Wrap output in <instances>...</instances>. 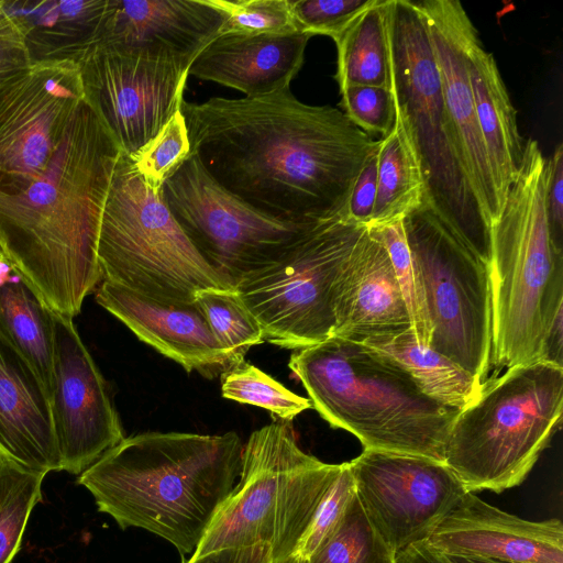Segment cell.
I'll return each instance as SVG.
<instances>
[{
    "mask_svg": "<svg viewBox=\"0 0 563 563\" xmlns=\"http://www.w3.org/2000/svg\"><path fill=\"white\" fill-rule=\"evenodd\" d=\"M191 154L222 188L290 223L342 219L353 185L378 151L339 109L289 88L255 98L183 101Z\"/></svg>",
    "mask_w": 563,
    "mask_h": 563,
    "instance_id": "6da1fadb",
    "label": "cell"
},
{
    "mask_svg": "<svg viewBox=\"0 0 563 563\" xmlns=\"http://www.w3.org/2000/svg\"><path fill=\"white\" fill-rule=\"evenodd\" d=\"M120 154L85 97L42 175L0 195V251L54 313L78 316L102 282L98 236Z\"/></svg>",
    "mask_w": 563,
    "mask_h": 563,
    "instance_id": "7a4b0ae2",
    "label": "cell"
},
{
    "mask_svg": "<svg viewBox=\"0 0 563 563\" xmlns=\"http://www.w3.org/2000/svg\"><path fill=\"white\" fill-rule=\"evenodd\" d=\"M239 434L148 431L124 437L78 475L121 529L150 531L194 553L241 472Z\"/></svg>",
    "mask_w": 563,
    "mask_h": 563,
    "instance_id": "3957f363",
    "label": "cell"
},
{
    "mask_svg": "<svg viewBox=\"0 0 563 563\" xmlns=\"http://www.w3.org/2000/svg\"><path fill=\"white\" fill-rule=\"evenodd\" d=\"M288 366L311 406L332 427L355 435L364 450L444 462L459 410L428 397L387 355L332 336L294 350Z\"/></svg>",
    "mask_w": 563,
    "mask_h": 563,
    "instance_id": "277c9868",
    "label": "cell"
},
{
    "mask_svg": "<svg viewBox=\"0 0 563 563\" xmlns=\"http://www.w3.org/2000/svg\"><path fill=\"white\" fill-rule=\"evenodd\" d=\"M549 158L525 140L516 178L490 228V369L544 361L545 342L563 314V251L547 217Z\"/></svg>",
    "mask_w": 563,
    "mask_h": 563,
    "instance_id": "5b68a950",
    "label": "cell"
},
{
    "mask_svg": "<svg viewBox=\"0 0 563 563\" xmlns=\"http://www.w3.org/2000/svg\"><path fill=\"white\" fill-rule=\"evenodd\" d=\"M390 90L430 208L489 267L490 221L457 153L429 34L415 1L388 0Z\"/></svg>",
    "mask_w": 563,
    "mask_h": 563,
    "instance_id": "8992f818",
    "label": "cell"
},
{
    "mask_svg": "<svg viewBox=\"0 0 563 563\" xmlns=\"http://www.w3.org/2000/svg\"><path fill=\"white\" fill-rule=\"evenodd\" d=\"M563 367L548 361L488 377L459 410L444 463L466 492L501 493L520 485L560 426Z\"/></svg>",
    "mask_w": 563,
    "mask_h": 563,
    "instance_id": "52a82bcc",
    "label": "cell"
},
{
    "mask_svg": "<svg viewBox=\"0 0 563 563\" xmlns=\"http://www.w3.org/2000/svg\"><path fill=\"white\" fill-rule=\"evenodd\" d=\"M341 465L303 452L291 422L276 420L255 430L243 446L239 481L192 554L264 544L273 563H285L295 556Z\"/></svg>",
    "mask_w": 563,
    "mask_h": 563,
    "instance_id": "ba28073f",
    "label": "cell"
},
{
    "mask_svg": "<svg viewBox=\"0 0 563 563\" xmlns=\"http://www.w3.org/2000/svg\"><path fill=\"white\" fill-rule=\"evenodd\" d=\"M97 257L102 280L163 303H192L205 289L234 290L122 152L102 211Z\"/></svg>",
    "mask_w": 563,
    "mask_h": 563,
    "instance_id": "9c48e42d",
    "label": "cell"
},
{
    "mask_svg": "<svg viewBox=\"0 0 563 563\" xmlns=\"http://www.w3.org/2000/svg\"><path fill=\"white\" fill-rule=\"evenodd\" d=\"M366 229L321 222L235 285L264 341L298 350L332 336L335 283Z\"/></svg>",
    "mask_w": 563,
    "mask_h": 563,
    "instance_id": "30bf717a",
    "label": "cell"
},
{
    "mask_svg": "<svg viewBox=\"0 0 563 563\" xmlns=\"http://www.w3.org/2000/svg\"><path fill=\"white\" fill-rule=\"evenodd\" d=\"M402 223L430 321L429 346L483 384L492 357L489 268L427 206Z\"/></svg>",
    "mask_w": 563,
    "mask_h": 563,
    "instance_id": "8fae6325",
    "label": "cell"
},
{
    "mask_svg": "<svg viewBox=\"0 0 563 563\" xmlns=\"http://www.w3.org/2000/svg\"><path fill=\"white\" fill-rule=\"evenodd\" d=\"M161 194L196 250L234 288L321 223L285 222L254 209L213 180L191 153Z\"/></svg>",
    "mask_w": 563,
    "mask_h": 563,
    "instance_id": "7c38bea8",
    "label": "cell"
},
{
    "mask_svg": "<svg viewBox=\"0 0 563 563\" xmlns=\"http://www.w3.org/2000/svg\"><path fill=\"white\" fill-rule=\"evenodd\" d=\"M85 97L71 57L33 60L0 86V195L20 192L42 175Z\"/></svg>",
    "mask_w": 563,
    "mask_h": 563,
    "instance_id": "4fadbf2b",
    "label": "cell"
},
{
    "mask_svg": "<svg viewBox=\"0 0 563 563\" xmlns=\"http://www.w3.org/2000/svg\"><path fill=\"white\" fill-rule=\"evenodd\" d=\"M74 59L86 99L129 156L181 108L188 70L173 62L102 42L92 43Z\"/></svg>",
    "mask_w": 563,
    "mask_h": 563,
    "instance_id": "5bb4252c",
    "label": "cell"
},
{
    "mask_svg": "<svg viewBox=\"0 0 563 563\" xmlns=\"http://www.w3.org/2000/svg\"><path fill=\"white\" fill-rule=\"evenodd\" d=\"M347 463L368 521L395 555L427 540L466 493L433 459L364 450Z\"/></svg>",
    "mask_w": 563,
    "mask_h": 563,
    "instance_id": "9a60e30c",
    "label": "cell"
},
{
    "mask_svg": "<svg viewBox=\"0 0 563 563\" xmlns=\"http://www.w3.org/2000/svg\"><path fill=\"white\" fill-rule=\"evenodd\" d=\"M52 423L60 471L80 475L123 438L106 380L73 318L53 312Z\"/></svg>",
    "mask_w": 563,
    "mask_h": 563,
    "instance_id": "2e32d148",
    "label": "cell"
},
{
    "mask_svg": "<svg viewBox=\"0 0 563 563\" xmlns=\"http://www.w3.org/2000/svg\"><path fill=\"white\" fill-rule=\"evenodd\" d=\"M415 3L429 34L457 153L492 228L503 203L478 126L468 78V51L478 31L457 0Z\"/></svg>",
    "mask_w": 563,
    "mask_h": 563,
    "instance_id": "e0dca14e",
    "label": "cell"
},
{
    "mask_svg": "<svg viewBox=\"0 0 563 563\" xmlns=\"http://www.w3.org/2000/svg\"><path fill=\"white\" fill-rule=\"evenodd\" d=\"M427 542L448 556L517 563H563L561 520L530 521L466 492Z\"/></svg>",
    "mask_w": 563,
    "mask_h": 563,
    "instance_id": "ac0fdd59",
    "label": "cell"
},
{
    "mask_svg": "<svg viewBox=\"0 0 563 563\" xmlns=\"http://www.w3.org/2000/svg\"><path fill=\"white\" fill-rule=\"evenodd\" d=\"M223 23V13L206 0H109L96 42L140 51L188 70Z\"/></svg>",
    "mask_w": 563,
    "mask_h": 563,
    "instance_id": "d6986e66",
    "label": "cell"
},
{
    "mask_svg": "<svg viewBox=\"0 0 563 563\" xmlns=\"http://www.w3.org/2000/svg\"><path fill=\"white\" fill-rule=\"evenodd\" d=\"M96 301L188 373L211 376L230 367L196 302L163 303L107 280L99 284Z\"/></svg>",
    "mask_w": 563,
    "mask_h": 563,
    "instance_id": "ffe728a7",
    "label": "cell"
},
{
    "mask_svg": "<svg viewBox=\"0 0 563 563\" xmlns=\"http://www.w3.org/2000/svg\"><path fill=\"white\" fill-rule=\"evenodd\" d=\"M333 313L332 336L360 343L411 329L389 255L368 229L335 283Z\"/></svg>",
    "mask_w": 563,
    "mask_h": 563,
    "instance_id": "44dd1931",
    "label": "cell"
},
{
    "mask_svg": "<svg viewBox=\"0 0 563 563\" xmlns=\"http://www.w3.org/2000/svg\"><path fill=\"white\" fill-rule=\"evenodd\" d=\"M311 36L302 32L219 34L192 60L188 76L233 88L246 98L266 96L289 88Z\"/></svg>",
    "mask_w": 563,
    "mask_h": 563,
    "instance_id": "7402d4cb",
    "label": "cell"
},
{
    "mask_svg": "<svg viewBox=\"0 0 563 563\" xmlns=\"http://www.w3.org/2000/svg\"><path fill=\"white\" fill-rule=\"evenodd\" d=\"M0 456L46 475L60 472L48 399L33 372L1 336Z\"/></svg>",
    "mask_w": 563,
    "mask_h": 563,
    "instance_id": "603a6c76",
    "label": "cell"
},
{
    "mask_svg": "<svg viewBox=\"0 0 563 563\" xmlns=\"http://www.w3.org/2000/svg\"><path fill=\"white\" fill-rule=\"evenodd\" d=\"M468 78L478 126L504 206L507 190L521 165L525 139L496 59L483 46L479 34L468 51Z\"/></svg>",
    "mask_w": 563,
    "mask_h": 563,
    "instance_id": "cb8c5ba5",
    "label": "cell"
},
{
    "mask_svg": "<svg viewBox=\"0 0 563 563\" xmlns=\"http://www.w3.org/2000/svg\"><path fill=\"white\" fill-rule=\"evenodd\" d=\"M109 0L4 1L23 23L33 60L71 57L95 43Z\"/></svg>",
    "mask_w": 563,
    "mask_h": 563,
    "instance_id": "d4e9b609",
    "label": "cell"
},
{
    "mask_svg": "<svg viewBox=\"0 0 563 563\" xmlns=\"http://www.w3.org/2000/svg\"><path fill=\"white\" fill-rule=\"evenodd\" d=\"M363 344L398 363L428 397L461 410L479 394L482 383L459 364L428 345L411 329L365 340Z\"/></svg>",
    "mask_w": 563,
    "mask_h": 563,
    "instance_id": "484cf974",
    "label": "cell"
},
{
    "mask_svg": "<svg viewBox=\"0 0 563 563\" xmlns=\"http://www.w3.org/2000/svg\"><path fill=\"white\" fill-rule=\"evenodd\" d=\"M0 336L33 372L48 399L54 353L53 312L20 278L0 287Z\"/></svg>",
    "mask_w": 563,
    "mask_h": 563,
    "instance_id": "4316f807",
    "label": "cell"
},
{
    "mask_svg": "<svg viewBox=\"0 0 563 563\" xmlns=\"http://www.w3.org/2000/svg\"><path fill=\"white\" fill-rule=\"evenodd\" d=\"M423 197L419 164L395 110L390 131L379 139L377 195L367 228L405 218L422 206Z\"/></svg>",
    "mask_w": 563,
    "mask_h": 563,
    "instance_id": "83f0119b",
    "label": "cell"
},
{
    "mask_svg": "<svg viewBox=\"0 0 563 563\" xmlns=\"http://www.w3.org/2000/svg\"><path fill=\"white\" fill-rule=\"evenodd\" d=\"M377 2L361 13L334 42L340 91L354 86L390 87L386 8Z\"/></svg>",
    "mask_w": 563,
    "mask_h": 563,
    "instance_id": "f1b7e54d",
    "label": "cell"
},
{
    "mask_svg": "<svg viewBox=\"0 0 563 563\" xmlns=\"http://www.w3.org/2000/svg\"><path fill=\"white\" fill-rule=\"evenodd\" d=\"M45 476L0 456V563H11L19 552Z\"/></svg>",
    "mask_w": 563,
    "mask_h": 563,
    "instance_id": "f546056e",
    "label": "cell"
},
{
    "mask_svg": "<svg viewBox=\"0 0 563 563\" xmlns=\"http://www.w3.org/2000/svg\"><path fill=\"white\" fill-rule=\"evenodd\" d=\"M195 302L222 350L229 365L244 361L247 351L264 341L263 331L234 290L205 289Z\"/></svg>",
    "mask_w": 563,
    "mask_h": 563,
    "instance_id": "4dcf8cb0",
    "label": "cell"
},
{
    "mask_svg": "<svg viewBox=\"0 0 563 563\" xmlns=\"http://www.w3.org/2000/svg\"><path fill=\"white\" fill-rule=\"evenodd\" d=\"M299 563H395V554L368 521L356 494L333 532Z\"/></svg>",
    "mask_w": 563,
    "mask_h": 563,
    "instance_id": "1f68e13d",
    "label": "cell"
},
{
    "mask_svg": "<svg viewBox=\"0 0 563 563\" xmlns=\"http://www.w3.org/2000/svg\"><path fill=\"white\" fill-rule=\"evenodd\" d=\"M221 395L225 399L263 408L288 422L311 407L309 399L292 393L245 361L221 374Z\"/></svg>",
    "mask_w": 563,
    "mask_h": 563,
    "instance_id": "d6a6232c",
    "label": "cell"
},
{
    "mask_svg": "<svg viewBox=\"0 0 563 563\" xmlns=\"http://www.w3.org/2000/svg\"><path fill=\"white\" fill-rule=\"evenodd\" d=\"M402 219L367 229L384 245L389 255L408 309L411 331L417 342L429 346L431 339L430 321L423 292L411 261Z\"/></svg>",
    "mask_w": 563,
    "mask_h": 563,
    "instance_id": "836d02e7",
    "label": "cell"
},
{
    "mask_svg": "<svg viewBox=\"0 0 563 563\" xmlns=\"http://www.w3.org/2000/svg\"><path fill=\"white\" fill-rule=\"evenodd\" d=\"M191 145L181 111H177L163 129L139 152L129 156L145 184L161 191L165 180L189 157Z\"/></svg>",
    "mask_w": 563,
    "mask_h": 563,
    "instance_id": "e575fe53",
    "label": "cell"
},
{
    "mask_svg": "<svg viewBox=\"0 0 563 563\" xmlns=\"http://www.w3.org/2000/svg\"><path fill=\"white\" fill-rule=\"evenodd\" d=\"M221 11L220 34H280L298 32L290 12V0H206Z\"/></svg>",
    "mask_w": 563,
    "mask_h": 563,
    "instance_id": "d590c367",
    "label": "cell"
},
{
    "mask_svg": "<svg viewBox=\"0 0 563 563\" xmlns=\"http://www.w3.org/2000/svg\"><path fill=\"white\" fill-rule=\"evenodd\" d=\"M377 0H290L298 32L327 35L334 42L349 25Z\"/></svg>",
    "mask_w": 563,
    "mask_h": 563,
    "instance_id": "8d00e7d4",
    "label": "cell"
},
{
    "mask_svg": "<svg viewBox=\"0 0 563 563\" xmlns=\"http://www.w3.org/2000/svg\"><path fill=\"white\" fill-rule=\"evenodd\" d=\"M354 494V481L349 463L345 462L342 463L336 478L320 501L309 527L297 547L295 558L298 561L309 558L333 532Z\"/></svg>",
    "mask_w": 563,
    "mask_h": 563,
    "instance_id": "74e56055",
    "label": "cell"
},
{
    "mask_svg": "<svg viewBox=\"0 0 563 563\" xmlns=\"http://www.w3.org/2000/svg\"><path fill=\"white\" fill-rule=\"evenodd\" d=\"M340 95L342 112L364 133L383 137L390 131L395 121L390 87L354 86Z\"/></svg>",
    "mask_w": 563,
    "mask_h": 563,
    "instance_id": "f35d334b",
    "label": "cell"
},
{
    "mask_svg": "<svg viewBox=\"0 0 563 563\" xmlns=\"http://www.w3.org/2000/svg\"><path fill=\"white\" fill-rule=\"evenodd\" d=\"M32 63L22 21L0 1V86Z\"/></svg>",
    "mask_w": 563,
    "mask_h": 563,
    "instance_id": "ab89813d",
    "label": "cell"
},
{
    "mask_svg": "<svg viewBox=\"0 0 563 563\" xmlns=\"http://www.w3.org/2000/svg\"><path fill=\"white\" fill-rule=\"evenodd\" d=\"M377 164L378 151L361 169L353 185L343 221L365 227L369 224L377 195Z\"/></svg>",
    "mask_w": 563,
    "mask_h": 563,
    "instance_id": "60d3db41",
    "label": "cell"
},
{
    "mask_svg": "<svg viewBox=\"0 0 563 563\" xmlns=\"http://www.w3.org/2000/svg\"><path fill=\"white\" fill-rule=\"evenodd\" d=\"M549 180L547 188V217L551 240L563 251V144L559 143L549 157Z\"/></svg>",
    "mask_w": 563,
    "mask_h": 563,
    "instance_id": "b9f144b4",
    "label": "cell"
},
{
    "mask_svg": "<svg viewBox=\"0 0 563 563\" xmlns=\"http://www.w3.org/2000/svg\"><path fill=\"white\" fill-rule=\"evenodd\" d=\"M186 563H273L271 552L264 544L231 547L201 555H191Z\"/></svg>",
    "mask_w": 563,
    "mask_h": 563,
    "instance_id": "7bdbcfd3",
    "label": "cell"
},
{
    "mask_svg": "<svg viewBox=\"0 0 563 563\" xmlns=\"http://www.w3.org/2000/svg\"><path fill=\"white\" fill-rule=\"evenodd\" d=\"M395 563H452L441 552L434 550L427 540L413 543L395 555Z\"/></svg>",
    "mask_w": 563,
    "mask_h": 563,
    "instance_id": "ee69618b",
    "label": "cell"
},
{
    "mask_svg": "<svg viewBox=\"0 0 563 563\" xmlns=\"http://www.w3.org/2000/svg\"><path fill=\"white\" fill-rule=\"evenodd\" d=\"M448 558L450 559V561L452 563H517V562H506V561L487 560V559H471V558H457V556H448Z\"/></svg>",
    "mask_w": 563,
    "mask_h": 563,
    "instance_id": "f6af8a7d",
    "label": "cell"
},
{
    "mask_svg": "<svg viewBox=\"0 0 563 563\" xmlns=\"http://www.w3.org/2000/svg\"><path fill=\"white\" fill-rule=\"evenodd\" d=\"M285 563H299V562H298V559L294 556V558L289 559L288 561H286Z\"/></svg>",
    "mask_w": 563,
    "mask_h": 563,
    "instance_id": "bcb514c9",
    "label": "cell"
},
{
    "mask_svg": "<svg viewBox=\"0 0 563 563\" xmlns=\"http://www.w3.org/2000/svg\"><path fill=\"white\" fill-rule=\"evenodd\" d=\"M0 256H4V255L1 253V251H0Z\"/></svg>",
    "mask_w": 563,
    "mask_h": 563,
    "instance_id": "7dc6e473",
    "label": "cell"
}]
</instances>
